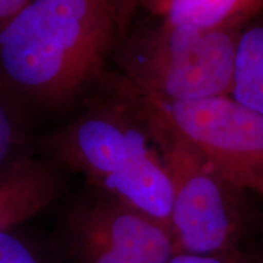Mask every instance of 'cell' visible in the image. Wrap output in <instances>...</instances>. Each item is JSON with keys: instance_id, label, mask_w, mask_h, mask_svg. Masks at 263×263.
<instances>
[{"instance_id": "cell-1", "label": "cell", "mask_w": 263, "mask_h": 263, "mask_svg": "<svg viewBox=\"0 0 263 263\" xmlns=\"http://www.w3.org/2000/svg\"><path fill=\"white\" fill-rule=\"evenodd\" d=\"M118 0H31L0 31V88L18 106H70L100 77Z\"/></svg>"}, {"instance_id": "cell-2", "label": "cell", "mask_w": 263, "mask_h": 263, "mask_svg": "<svg viewBox=\"0 0 263 263\" xmlns=\"http://www.w3.org/2000/svg\"><path fill=\"white\" fill-rule=\"evenodd\" d=\"M48 159L170 229L172 184L156 138L129 97L98 105L44 138ZM171 232V229H170Z\"/></svg>"}, {"instance_id": "cell-3", "label": "cell", "mask_w": 263, "mask_h": 263, "mask_svg": "<svg viewBox=\"0 0 263 263\" xmlns=\"http://www.w3.org/2000/svg\"><path fill=\"white\" fill-rule=\"evenodd\" d=\"M244 28L197 29L161 22L124 48L123 90L163 103L230 95Z\"/></svg>"}, {"instance_id": "cell-4", "label": "cell", "mask_w": 263, "mask_h": 263, "mask_svg": "<svg viewBox=\"0 0 263 263\" xmlns=\"http://www.w3.org/2000/svg\"><path fill=\"white\" fill-rule=\"evenodd\" d=\"M172 184L170 229L176 251L239 257L242 207L238 186L227 180L168 121L141 99Z\"/></svg>"}, {"instance_id": "cell-5", "label": "cell", "mask_w": 263, "mask_h": 263, "mask_svg": "<svg viewBox=\"0 0 263 263\" xmlns=\"http://www.w3.org/2000/svg\"><path fill=\"white\" fill-rule=\"evenodd\" d=\"M126 93L156 108L227 180L263 196V115L230 95L163 103Z\"/></svg>"}, {"instance_id": "cell-6", "label": "cell", "mask_w": 263, "mask_h": 263, "mask_svg": "<svg viewBox=\"0 0 263 263\" xmlns=\"http://www.w3.org/2000/svg\"><path fill=\"white\" fill-rule=\"evenodd\" d=\"M62 244L71 263H167L176 252L167 227L95 188L66 212Z\"/></svg>"}, {"instance_id": "cell-7", "label": "cell", "mask_w": 263, "mask_h": 263, "mask_svg": "<svg viewBox=\"0 0 263 263\" xmlns=\"http://www.w3.org/2000/svg\"><path fill=\"white\" fill-rule=\"evenodd\" d=\"M64 168L25 154L0 171V232L17 228L50 207L65 190Z\"/></svg>"}, {"instance_id": "cell-8", "label": "cell", "mask_w": 263, "mask_h": 263, "mask_svg": "<svg viewBox=\"0 0 263 263\" xmlns=\"http://www.w3.org/2000/svg\"><path fill=\"white\" fill-rule=\"evenodd\" d=\"M161 22L197 29L244 28L263 0H143Z\"/></svg>"}, {"instance_id": "cell-9", "label": "cell", "mask_w": 263, "mask_h": 263, "mask_svg": "<svg viewBox=\"0 0 263 263\" xmlns=\"http://www.w3.org/2000/svg\"><path fill=\"white\" fill-rule=\"evenodd\" d=\"M230 97L263 115V24L242 29Z\"/></svg>"}, {"instance_id": "cell-10", "label": "cell", "mask_w": 263, "mask_h": 263, "mask_svg": "<svg viewBox=\"0 0 263 263\" xmlns=\"http://www.w3.org/2000/svg\"><path fill=\"white\" fill-rule=\"evenodd\" d=\"M27 132L22 107L0 88V171L25 155Z\"/></svg>"}, {"instance_id": "cell-11", "label": "cell", "mask_w": 263, "mask_h": 263, "mask_svg": "<svg viewBox=\"0 0 263 263\" xmlns=\"http://www.w3.org/2000/svg\"><path fill=\"white\" fill-rule=\"evenodd\" d=\"M0 263H49L44 252L17 228L0 232Z\"/></svg>"}, {"instance_id": "cell-12", "label": "cell", "mask_w": 263, "mask_h": 263, "mask_svg": "<svg viewBox=\"0 0 263 263\" xmlns=\"http://www.w3.org/2000/svg\"><path fill=\"white\" fill-rule=\"evenodd\" d=\"M167 263H240L239 257L218 255H199L176 251Z\"/></svg>"}, {"instance_id": "cell-13", "label": "cell", "mask_w": 263, "mask_h": 263, "mask_svg": "<svg viewBox=\"0 0 263 263\" xmlns=\"http://www.w3.org/2000/svg\"><path fill=\"white\" fill-rule=\"evenodd\" d=\"M29 3L31 0H0V31Z\"/></svg>"}]
</instances>
